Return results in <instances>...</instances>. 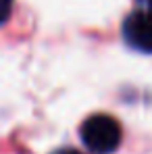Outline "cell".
<instances>
[{"mask_svg": "<svg viewBox=\"0 0 152 154\" xmlns=\"http://www.w3.org/2000/svg\"><path fill=\"white\" fill-rule=\"evenodd\" d=\"M54 154H81V152H77L73 148H63V150H56Z\"/></svg>", "mask_w": 152, "mask_h": 154, "instance_id": "cell-4", "label": "cell"}, {"mask_svg": "<svg viewBox=\"0 0 152 154\" xmlns=\"http://www.w3.org/2000/svg\"><path fill=\"white\" fill-rule=\"evenodd\" d=\"M144 4H146V13L152 15V0H144Z\"/></svg>", "mask_w": 152, "mask_h": 154, "instance_id": "cell-5", "label": "cell"}, {"mask_svg": "<svg viewBox=\"0 0 152 154\" xmlns=\"http://www.w3.org/2000/svg\"><path fill=\"white\" fill-rule=\"evenodd\" d=\"M125 44L135 52L152 54V15L146 11H133L121 27Z\"/></svg>", "mask_w": 152, "mask_h": 154, "instance_id": "cell-2", "label": "cell"}, {"mask_svg": "<svg viewBox=\"0 0 152 154\" xmlns=\"http://www.w3.org/2000/svg\"><path fill=\"white\" fill-rule=\"evenodd\" d=\"M11 11H13V0H0V25L11 17Z\"/></svg>", "mask_w": 152, "mask_h": 154, "instance_id": "cell-3", "label": "cell"}, {"mask_svg": "<svg viewBox=\"0 0 152 154\" xmlns=\"http://www.w3.org/2000/svg\"><path fill=\"white\" fill-rule=\"evenodd\" d=\"M79 135L92 154H110L121 144V127L110 115H92L83 121Z\"/></svg>", "mask_w": 152, "mask_h": 154, "instance_id": "cell-1", "label": "cell"}]
</instances>
